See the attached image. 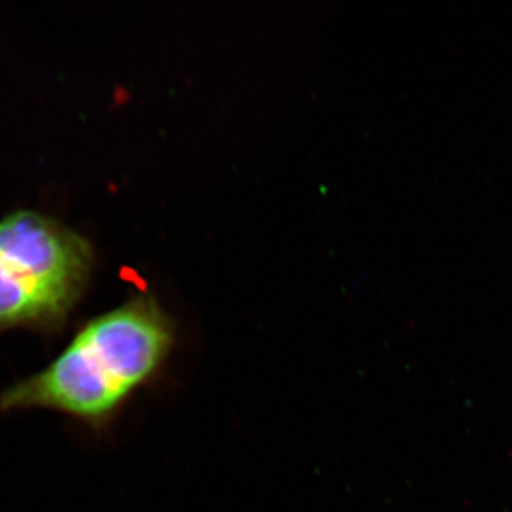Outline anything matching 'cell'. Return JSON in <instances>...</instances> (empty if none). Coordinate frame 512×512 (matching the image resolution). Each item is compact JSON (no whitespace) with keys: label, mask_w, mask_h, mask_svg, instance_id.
I'll use <instances>...</instances> for the list:
<instances>
[{"label":"cell","mask_w":512,"mask_h":512,"mask_svg":"<svg viewBox=\"0 0 512 512\" xmlns=\"http://www.w3.org/2000/svg\"><path fill=\"white\" fill-rule=\"evenodd\" d=\"M171 343L170 319L140 296L90 320L42 372L6 389L0 410H52L103 423L157 372Z\"/></svg>","instance_id":"obj_1"},{"label":"cell","mask_w":512,"mask_h":512,"mask_svg":"<svg viewBox=\"0 0 512 512\" xmlns=\"http://www.w3.org/2000/svg\"><path fill=\"white\" fill-rule=\"evenodd\" d=\"M92 266L89 242L36 211L0 220V333L55 332L79 301Z\"/></svg>","instance_id":"obj_2"}]
</instances>
